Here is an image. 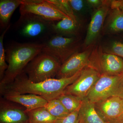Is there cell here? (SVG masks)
<instances>
[{
    "label": "cell",
    "mask_w": 123,
    "mask_h": 123,
    "mask_svg": "<svg viewBox=\"0 0 123 123\" xmlns=\"http://www.w3.org/2000/svg\"><path fill=\"white\" fill-rule=\"evenodd\" d=\"M81 70L70 77L52 78L39 82L30 80L22 72L12 83L0 88V94L4 93L31 94L40 96L48 101L57 98L63 94L66 88L79 77Z\"/></svg>",
    "instance_id": "1"
},
{
    "label": "cell",
    "mask_w": 123,
    "mask_h": 123,
    "mask_svg": "<svg viewBox=\"0 0 123 123\" xmlns=\"http://www.w3.org/2000/svg\"><path fill=\"white\" fill-rule=\"evenodd\" d=\"M43 43H11L5 49L8 68L0 81V88L12 83L23 72L27 65L42 52Z\"/></svg>",
    "instance_id": "2"
},
{
    "label": "cell",
    "mask_w": 123,
    "mask_h": 123,
    "mask_svg": "<svg viewBox=\"0 0 123 123\" xmlns=\"http://www.w3.org/2000/svg\"><path fill=\"white\" fill-rule=\"evenodd\" d=\"M53 22L30 13L20 14L14 29L21 37L29 43H43L54 35Z\"/></svg>",
    "instance_id": "3"
},
{
    "label": "cell",
    "mask_w": 123,
    "mask_h": 123,
    "mask_svg": "<svg viewBox=\"0 0 123 123\" xmlns=\"http://www.w3.org/2000/svg\"><path fill=\"white\" fill-rule=\"evenodd\" d=\"M61 65L54 57L41 52L29 62L23 72L31 81L40 82L55 78Z\"/></svg>",
    "instance_id": "4"
},
{
    "label": "cell",
    "mask_w": 123,
    "mask_h": 123,
    "mask_svg": "<svg viewBox=\"0 0 123 123\" xmlns=\"http://www.w3.org/2000/svg\"><path fill=\"white\" fill-rule=\"evenodd\" d=\"M43 44L42 52L54 57L62 64L79 52L81 43L78 36L68 37L55 34Z\"/></svg>",
    "instance_id": "5"
},
{
    "label": "cell",
    "mask_w": 123,
    "mask_h": 123,
    "mask_svg": "<svg viewBox=\"0 0 123 123\" xmlns=\"http://www.w3.org/2000/svg\"><path fill=\"white\" fill-rule=\"evenodd\" d=\"M88 66L102 75H117L123 73V60L112 54L105 53L101 46L93 49Z\"/></svg>",
    "instance_id": "6"
},
{
    "label": "cell",
    "mask_w": 123,
    "mask_h": 123,
    "mask_svg": "<svg viewBox=\"0 0 123 123\" xmlns=\"http://www.w3.org/2000/svg\"><path fill=\"white\" fill-rule=\"evenodd\" d=\"M19 12L20 14H33L52 21L69 18L47 0H23Z\"/></svg>",
    "instance_id": "7"
},
{
    "label": "cell",
    "mask_w": 123,
    "mask_h": 123,
    "mask_svg": "<svg viewBox=\"0 0 123 123\" xmlns=\"http://www.w3.org/2000/svg\"><path fill=\"white\" fill-rule=\"evenodd\" d=\"M101 76L95 69L86 66L81 70L79 77L66 88L63 93L73 95L83 100Z\"/></svg>",
    "instance_id": "8"
},
{
    "label": "cell",
    "mask_w": 123,
    "mask_h": 123,
    "mask_svg": "<svg viewBox=\"0 0 123 123\" xmlns=\"http://www.w3.org/2000/svg\"><path fill=\"white\" fill-rule=\"evenodd\" d=\"M122 74L117 75H101L86 98L94 103L114 96Z\"/></svg>",
    "instance_id": "9"
},
{
    "label": "cell",
    "mask_w": 123,
    "mask_h": 123,
    "mask_svg": "<svg viewBox=\"0 0 123 123\" xmlns=\"http://www.w3.org/2000/svg\"><path fill=\"white\" fill-rule=\"evenodd\" d=\"M111 4V1L104 0L101 6L94 9L84 42V46L86 48L92 46L103 29Z\"/></svg>",
    "instance_id": "10"
},
{
    "label": "cell",
    "mask_w": 123,
    "mask_h": 123,
    "mask_svg": "<svg viewBox=\"0 0 123 123\" xmlns=\"http://www.w3.org/2000/svg\"><path fill=\"white\" fill-rule=\"evenodd\" d=\"M92 46L86 50L75 53L62 64L56 78L70 77L88 66L93 50Z\"/></svg>",
    "instance_id": "11"
},
{
    "label": "cell",
    "mask_w": 123,
    "mask_h": 123,
    "mask_svg": "<svg viewBox=\"0 0 123 123\" xmlns=\"http://www.w3.org/2000/svg\"><path fill=\"white\" fill-rule=\"evenodd\" d=\"M0 123H30L26 109L23 106L0 99Z\"/></svg>",
    "instance_id": "12"
},
{
    "label": "cell",
    "mask_w": 123,
    "mask_h": 123,
    "mask_svg": "<svg viewBox=\"0 0 123 123\" xmlns=\"http://www.w3.org/2000/svg\"><path fill=\"white\" fill-rule=\"evenodd\" d=\"M98 114L106 123L119 118L123 111V98L113 96L94 103Z\"/></svg>",
    "instance_id": "13"
},
{
    "label": "cell",
    "mask_w": 123,
    "mask_h": 123,
    "mask_svg": "<svg viewBox=\"0 0 123 123\" xmlns=\"http://www.w3.org/2000/svg\"><path fill=\"white\" fill-rule=\"evenodd\" d=\"M9 101L20 104L29 111L38 108L45 107L48 101L42 97L31 94H18L13 93H4L1 94Z\"/></svg>",
    "instance_id": "14"
},
{
    "label": "cell",
    "mask_w": 123,
    "mask_h": 123,
    "mask_svg": "<svg viewBox=\"0 0 123 123\" xmlns=\"http://www.w3.org/2000/svg\"><path fill=\"white\" fill-rule=\"evenodd\" d=\"M104 25L106 34H113L123 31V10L118 8H110Z\"/></svg>",
    "instance_id": "15"
},
{
    "label": "cell",
    "mask_w": 123,
    "mask_h": 123,
    "mask_svg": "<svg viewBox=\"0 0 123 123\" xmlns=\"http://www.w3.org/2000/svg\"><path fill=\"white\" fill-rule=\"evenodd\" d=\"M80 29L79 22L74 21L70 18L53 22L52 24L54 35L68 37L78 36Z\"/></svg>",
    "instance_id": "16"
},
{
    "label": "cell",
    "mask_w": 123,
    "mask_h": 123,
    "mask_svg": "<svg viewBox=\"0 0 123 123\" xmlns=\"http://www.w3.org/2000/svg\"><path fill=\"white\" fill-rule=\"evenodd\" d=\"M78 118L80 123H107L98 114L94 104L86 98L82 101L79 108Z\"/></svg>",
    "instance_id": "17"
},
{
    "label": "cell",
    "mask_w": 123,
    "mask_h": 123,
    "mask_svg": "<svg viewBox=\"0 0 123 123\" xmlns=\"http://www.w3.org/2000/svg\"><path fill=\"white\" fill-rule=\"evenodd\" d=\"M23 2V0H0V26L1 29H7L10 25L11 17L14 11Z\"/></svg>",
    "instance_id": "18"
},
{
    "label": "cell",
    "mask_w": 123,
    "mask_h": 123,
    "mask_svg": "<svg viewBox=\"0 0 123 123\" xmlns=\"http://www.w3.org/2000/svg\"><path fill=\"white\" fill-rule=\"evenodd\" d=\"M30 123H55L57 119L49 113L45 107L26 111Z\"/></svg>",
    "instance_id": "19"
},
{
    "label": "cell",
    "mask_w": 123,
    "mask_h": 123,
    "mask_svg": "<svg viewBox=\"0 0 123 123\" xmlns=\"http://www.w3.org/2000/svg\"><path fill=\"white\" fill-rule=\"evenodd\" d=\"M45 107L52 116L57 119L63 118L70 114L57 98L48 101Z\"/></svg>",
    "instance_id": "20"
},
{
    "label": "cell",
    "mask_w": 123,
    "mask_h": 123,
    "mask_svg": "<svg viewBox=\"0 0 123 123\" xmlns=\"http://www.w3.org/2000/svg\"><path fill=\"white\" fill-rule=\"evenodd\" d=\"M57 98L70 113L79 109L83 101L79 97L68 94L63 93Z\"/></svg>",
    "instance_id": "21"
},
{
    "label": "cell",
    "mask_w": 123,
    "mask_h": 123,
    "mask_svg": "<svg viewBox=\"0 0 123 123\" xmlns=\"http://www.w3.org/2000/svg\"><path fill=\"white\" fill-rule=\"evenodd\" d=\"M101 47L104 52L123 58V42L114 40Z\"/></svg>",
    "instance_id": "22"
},
{
    "label": "cell",
    "mask_w": 123,
    "mask_h": 123,
    "mask_svg": "<svg viewBox=\"0 0 123 123\" xmlns=\"http://www.w3.org/2000/svg\"><path fill=\"white\" fill-rule=\"evenodd\" d=\"M10 25L4 30L0 37V81L4 75L5 73L8 68L6 58L5 49L4 45V39L6 33L9 29Z\"/></svg>",
    "instance_id": "23"
},
{
    "label": "cell",
    "mask_w": 123,
    "mask_h": 123,
    "mask_svg": "<svg viewBox=\"0 0 123 123\" xmlns=\"http://www.w3.org/2000/svg\"><path fill=\"white\" fill-rule=\"evenodd\" d=\"M48 1L56 7L62 12L68 16L71 19L79 22L74 15L68 0H47Z\"/></svg>",
    "instance_id": "24"
},
{
    "label": "cell",
    "mask_w": 123,
    "mask_h": 123,
    "mask_svg": "<svg viewBox=\"0 0 123 123\" xmlns=\"http://www.w3.org/2000/svg\"><path fill=\"white\" fill-rule=\"evenodd\" d=\"M74 15L77 18V15L83 11L85 4V1L82 0H68Z\"/></svg>",
    "instance_id": "25"
},
{
    "label": "cell",
    "mask_w": 123,
    "mask_h": 123,
    "mask_svg": "<svg viewBox=\"0 0 123 123\" xmlns=\"http://www.w3.org/2000/svg\"><path fill=\"white\" fill-rule=\"evenodd\" d=\"M79 109L70 113L65 117L57 119L55 123H79L78 118Z\"/></svg>",
    "instance_id": "26"
},
{
    "label": "cell",
    "mask_w": 123,
    "mask_h": 123,
    "mask_svg": "<svg viewBox=\"0 0 123 123\" xmlns=\"http://www.w3.org/2000/svg\"><path fill=\"white\" fill-rule=\"evenodd\" d=\"M114 96H118L123 98V73L117 85Z\"/></svg>",
    "instance_id": "27"
},
{
    "label": "cell",
    "mask_w": 123,
    "mask_h": 123,
    "mask_svg": "<svg viewBox=\"0 0 123 123\" xmlns=\"http://www.w3.org/2000/svg\"><path fill=\"white\" fill-rule=\"evenodd\" d=\"M88 6L94 9L98 8L103 4L104 0H88L86 1Z\"/></svg>",
    "instance_id": "28"
},
{
    "label": "cell",
    "mask_w": 123,
    "mask_h": 123,
    "mask_svg": "<svg viewBox=\"0 0 123 123\" xmlns=\"http://www.w3.org/2000/svg\"><path fill=\"white\" fill-rule=\"evenodd\" d=\"M111 8H118L123 10V0L111 1Z\"/></svg>",
    "instance_id": "29"
},
{
    "label": "cell",
    "mask_w": 123,
    "mask_h": 123,
    "mask_svg": "<svg viewBox=\"0 0 123 123\" xmlns=\"http://www.w3.org/2000/svg\"><path fill=\"white\" fill-rule=\"evenodd\" d=\"M107 123H123V119H117Z\"/></svg>",
    "instance_id": "30"
},
{
    "label": "cell",
    "mask_w": 123,
    "mask_h": 123,
    "mask_svg": "<svg viewBox=\"0 0 123 123\" xmlns=\"http://www.w3.org/2000/svg\"><path fill=\"white\" fill-rule=\"evenodd\" d=\"M118 119H123V113H122V114H121V116Z\"/></svg>",
    "instance_id": "31"
},
{
    "label": "cell",
    "mask_w": 123,
    "mask_h": 123,
    "mask_svg": "<svg viewBox=\"0 0 123 123\" xmlns=\"http://www.w3.org/2000/svg\"></svg>",
    "instance_id": "32"
}]
</instances>
